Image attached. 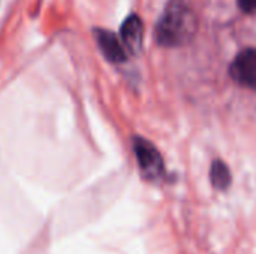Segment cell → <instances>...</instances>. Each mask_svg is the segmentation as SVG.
<instances>
[{"mask_svg": "<svg viewBox=\"0 0 256 254\" xmlns=\"http://www.w3.org/2000/svg\"><path fill=\"white\" fill-rule=\"evenodd\" d=\"M210 178H212V184L219 190H224L231 184V172L222 160L213 162L210 169Z\"/></svg>", "mask_w": 256, "mask_h": 254, "instance_id": "8992f818", "label": "cell"}, {"mask_svg": "<svg viewBox=\"0 0 256 254\" xmlns=\"http://www.w3.org/2000/svg\"><path fill=\"white\" fill-rule=\"evenodd\" d=\"M134 151L142 177L147 181H159L164 177L165 166L159 150L147 139L135 136L134 138Z\"/></svg>", "mask_w": 256, "mask_h": 254, "instance_id": "7a4b0ae2", "label": "cell"}, {"mask_svg": "<svg viewBox=\"0 0 256 254\" xmlns=\"http://www.w3.org/2000/svg\"><path fill=\"white\" fill-rule=\"evenodd\" d=\"M230 73L238 84L256 90V48L243 49L231 63Z\"/></svg>", "mask_w": 256, "mask_h": 254, "instance_id": "3957f363", "label": "cell"}, {"mask_svg": "<svg viewBox=\"0 0 256 254\" xmlns=\"http://www.w3.org/2000/svg\"><path fill=\"white\" fill-rule=\"evenodd\" d=\"M198 19L189 0H170L154 25V39L160 46H182L192 40Z\"/></svg>", "mask_w": 256, "mask_h": 254, "instance_id": "6da1fadb", "label": "cell"}, {"mask_svg": "<svg viewBox=\"0 0 256 254\" xmlns=\"http://www.w3.org/2000/svg\"><path fill=\"white\" fill-rule=\"evenodd\" d=\"M120 40L126 48L128 54L138 55L142 49L144 42V24L136 13H130L124 18L120 27Z\"/></svg>", "mask_w": 256, "mask_h": 254, "instance_id": "5b68a950", "label": "cell"}, {"mask_svg": "<svg viewBox=\"0 0 256 254\" xmlns=\"http://www.w3.org/2000/svg\"><path fill=\"white\" fill-rule=\"evenodd\" d=\"M238 6L246 13H256V0H238Z\"/></svg>", "mask_w": 256, "mask_h": 254, "instance_id": "52a82bcc", "label": "cell"}, {"mask_svg": "<svg viewBox=\"0 0 256 254\" xmlns=\"http://www.w3.org/2000/svg\"><path fill=\"white\" fill-rule=\"evenodd\" d=\"M93 36L100 52L110 63L120 64L128 60V51L123 46L120 37L114 31L98 27V28H93Z\"/></svg>", "mask_w": 256, "mask_h": 254, "instance_id": "277c9868", "label": "cell"}]
</instances>
